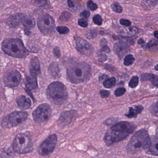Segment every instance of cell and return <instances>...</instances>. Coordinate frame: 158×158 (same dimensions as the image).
Segmentation results:
<instances>
[{
  "label": "cell",
  "mask_w": 158,
  "mask_h": 158,
  "mask_svg": "<svg viewBox=\"0 0 158 158\" xmlns=\"http://www.w3.org/2000/svg\"><path fill=\"white\" fill-rule=\"evenodd\" d=\"M48 99L56 105L63 104L68 97L65 85L59 81L54 82L49 85L46 91Z\"/></svg>",
  "instance_id": "obj_4"
},
{
  "label": "cell",
  "mask_w": 158,
  "mask_h": 158,
  "mask_svg": "<svg viewBox=\"0 0 158 158\" xmlns=\"http://www.w3.org/2000/svg\"><path fill=\"white\" fill-rule=\"evenodd\" d=\"M52 114L51 107L47 104L39 106L32 113L33 120L36 123H44L49 120Z\"/></svg>",
  "instance_id": "obj_8"
},
{
  "label": "cell",
  "mask_w": 158,
  "mask_h": 158,
  "mask_svg": "<svg viewBox=\"0 0 158 158\" xmlns=\"http://www.w3.org/2000/svg\"><path fill=\"white\" fill-rule=\"evenodd\" d=\"M138 44L141 45L142 47L144 48L145 47H146V46H145V42L144 40L143 39H139V40H138Z\"/></svg>",
  "instance_id": "obj_47"
},
{
  "label": "cell",
  "mask_w": 158,
  "mask_h": 158,
  "mask_svg": "<svg viewBox=\"0 0 158 158\" xmlns=\"http://www.w3.org/2000/svg\"><path fill=\"white\" fill-rule=\"evenodd\" d=\"M75 40L77 50L81 53L87 56H89L92 53L93 48L89 43L79 37L75 38Z\"/></svg>",
  "instance_id": "obj_12"
},
{
  "label": "cell",
  "mask_w": 158,
  "mask_h": 158,
  "mask_svg": "<svg viewBox=\"0 0 158 158\" xmlns=\"http://www.w3.org/2000/svg\"><path fill=\"white\" fill-rule=\"evenodd\" d=\"M138 29L135 27L121 28L119 33L124 37H131L135 35L138 32Z\"/></svg>",
  "instance_id": "obj_21"
},
{
  "label": "cell",
  "mask_w": 158,
  "mask_h": 158,
  "mask_svg": "<svg viewBox=\"0 0 158 158\" xmlns=\"http://www.w3.org/2000/svg\"><path fill=\"white\" fill-rule=\"evenodd\" d=\"M111 7L113 11L118 14H121L123 11V8L122 6L117 2L113 3L111 5Z\"/></svg>",
  "instance_id": "obj_27"
},
{
  "label": "cell",
  "mask_w": 158,
  "mask_h": 158,
  "mask_svg": "<svg viewBox=\"0 0 158 158\" xmlns=\"http://www.w3.org/2000/svg\"><path fill=\"white\" fill-rule=\"evenodd\" d=\"M157 1L158 0H143V3L145 6L150 8L155 6Z\"/></svg>",
  "instance_id": "obj_30"
},
{
  "label": "cell",
  "mask_w": 158,
  "mask_h": 158,
  "mask_svg": "<svg viewBox=\"0 0 158 158\" xmlns=\"http://www.w3.org/2000/svg\"><path fill=\"white\" fill-rule=\"evenodd\" d=\"M24 16V15L22 14H17L11 16L7 20V24L13 27H17L20 23H22Z\"/></svg>",
  "instance_id": "obj_19"
},
{
  "label": "cell",
  "mask_w": 158,
  "mask_h": 158,
  "mask_svg": "<svg viewBox=\"0 0 158 158\" xmlns=\"http://www.w3.org/2000/svg\"><path fill=\"white\" fill-rule=\"evenodd\" d=\"M14 151L19 154H28L32 150V143L29 134L20 133L15 137L13 143Z\"/></svg>",
  "instance_id": "obj_5"
},
{
  "label": "cell",
  "mask_w": 158,
  "mask_h": 158,
  "mask_svg": "<svg viewBox=\"0 0 158 158\" xmlns=\"http://www.w3.org/2000/svg\"><path fill=\"white\" fill-rule=\"evenodd\" d=\"M120 23L122 26L127 27H130L131 25V22L130 20L127 19H122L120 20Z\"/></svg>",
  "instance_id": "obj_40"
},
{
  "label": "cell",
  "mask_w": 158,
  "mask_h": 158,
  "mask_svg": "<svg viewBox=\"0 0 158 158\" xmlns=\"http://www.w3.org/2000/svg\"><path fill=\"white\" fill-rule=\"evenodd\" d=\"M155 69H156V70H157V71H158V64L155 66Z\"/></svg>",
  "instance_id": "obj_52"
},
{
  "label": "cell",
  "mask_w": 158,
  "mask_h": 158,
  "mask_svg": "<svg viewBox=\"0 0 158 158\" xmlns=\"http://www.w3.org/2000/svg\"><path fill=\"white\" fill-rule=\"evenodd\" d=\"M22 25L28 30L32 29L35 26V21L34 18L31 15H25L22 21Z\"/></svg>",
  "instance_id": "obj_20"
},
{
  "label": "cell",
  "mask_w": 158,
  "mask_h": 158,
  "mask_svg": "<svg viewBox=\"0 0 158 158\" xmlns=\"http://www.w3.org/2000/svg\"><path fill=\"white\" fill-rule=\"evenodd\" d=\"M154 36L158 39V31H155L154 33Z\"/></svg>",
  "instance_id": "obj_51"
},
{
  "label": "cell",
  "mask_w": 158,
  "mask_h": 158,
  "mask_svg": "<svg viewBox=\"0 0 158 158\" xmlns=\"http://www.w3.org/2000/svg\"><path fill=\"white\" fill-rule=\"evenodd\" d=\"M98 60L101 62H105V61H106L107 59V56L105 54L102 53L98 54Z\"/></svg>",
  "instance_id": "obj_42"
},
{
  "label": "cell",
  "mask_w": 158,
  "mask_h": 158,
  "mask_svg": "<svg viewBox=\"0 0 158 158\" xmlns=\"http://www.w3.org/2000/svg\"><path fill=\"white\" fill-rule=\"evenodd\" d=\"M106 44V40L105 39H103V40H102V41H101V44L103 47V46H105V45H107Z\"/></svg>",
  "instance_id": "obj_50"
},
{
  "label": "cell",
  "mask_w": 158,
  "mask_h": 158,
  "mask_svg": "<svg viewBox=\"0 0 158 158\" xmlns=\"http://www.w3.org/2000/svg\"><path fill=\"white\" fill-rule=\"evenodd\" d=\"M71 14L69 12H67V11H64L62 12L61 15L59 17V20L60 21L65 22V21H67L70 19L71 18Z\"/></svg>",
  "instance_id": "obj_28"
},
{
  "label": "cell",
  "mask_w": 158,
  "mask_h": 158,
  "mask_svg": "<svg viewBox=\"0 0 158 158\" xmlns=\"http://www.w3.org/2000/svg\"><path fill=\"white\" fill-rule=\"evenodd\" d=\"M16 101L19 108L23 110L28 109L31 105V101L30 98L24 95L19 96L17 98Z\"/></svg>",
  "instance_id": "obj_18"
},
{
  "label": "cell",
  "mask_w": 158,
  "mask_h": 158,
  "mask_svg": "<svg viewBox=\"0 0 158 158\" xmlns=\"http://www.w3.org/2000/svg\"><path fill=\"white\" fill-rule=\"evenodd\" d=\"M30 72L31 76L37 77L41 72V67L38 58L33 57L31 60L30 63Z\"/></svg>",
  "instance_id": "obj_17"
},
{
  "label": "cell",
  "mask_w": 158,
  "mask_h": 158,
  "mask_svg": "<svg viewBox=\"0 0 158 158\" xmlns=\"http://www.w3.org/2000/svg\"><path fill=\"white\" fill-rule=\"evenodd\" d=\"M129 134L114 131L110 130V131H109L106 133L104 140L107 145L111 146L124 140L129 136Z\"/></svg>",
  "instance_id": "obj_10"
},
{
  "label": "cell",
  "mask_w": 158,
  "mask_h": 158,
  "mask_svg": "<svg viewBox=\"0 0 158 158\" xmlns=\"http://www.w3.org/2000/svg\"><path fill=\"white\" fill-rule=\"evenodd\" d=\"M75 113L74 110H69L63 112L58 121V125L64 127L69 124L74 117Z\"/></svg>",
  "instance_id": "obj_14"
},
{
  "label": "cell",
  "mask_w": 158,
  "mask_h": 158,
  "mask_svg": "<svg viewBox=\"0 0 158 158\" xmlns=\"http://www.w3.org/2000/svg\"><path fill=\"white\" fill-rule=\"evenodd\" d=\"M100 95H101L102 98H107L109 96L110 93H109V91L103 90L100 91Z\"/></svg>",
  "instance_id": "obj_44"
},
{
  "label": "cell",
  "mask_w": 158,
  "mask_h": 158,
  "mask_svg": "<svg viewBox=\"0 0 158 158\" xmlns=\"http://www.w3.org/2000/svg\"><path fill=\"white\" fill-rule=\"evenodd\" d=\"M147 47L148 49H152L156 47H158V41L156 40H153L150 41L147 44Z\"/></svg>",
  "instance_id": "obj_36"
},
{
  "label": "cell",
  "mask_w": 158,
  "mask_h": 158,
  "mask_svg": "<svg viewBox=\"0 0 158 158\" xmlns=\"http://www.w3.org/2000/svg\"><path fill=\"white\" fill-rule=\"evenodd\" d=\"M57 30L58 31V33L61 34H66L69 32V29L64 26L57 27Z\"/></svg>",
  "instance_id": "obj_35"
},
{
  "label": "cell",
  "mask_w": 158,
  "mask_h": 158,
  "mask_svg": "<svg viewBox=\"0 0 158 158\" xmlns=\"http://www.w3.org/2000/svg\"><path fill=\"white\" fill-rule=\"evenodd\" d=\"M87 7L92 11H95L98 8V6L92 1H88L87 3Z\"/></svg>",
  "instance_id": "obj_37"
},
{
  "label": "cell",
  "mask_w": 158,
  "mask_h": 158,
  "mask_svg": "<svg viewBox=\"0 0 158 158\" xmlns=\"http://www.w3.org/2000/svg\"><path fill=\"white\" fill-rule=\"evenodd\" d=\"M2 48L4 52L10 56L17 58H25L29 52L21 40L18 39H8L2 42Z\"/></svg>",
  "instance_id": "obj_2"
},
{
  "label": "cell",
  "mask_w": 158,
  "mask_h": 158,
  "mask_svg": "<svg viewBox=\"0 0 158 158\" xmlns=\"http://www.w3.org/2000/svg\"><path fill=\"white\" fill-rule=\"evenodd\" d=\"M34 3L40 7L48 6V1L47 0H34Z\"/></svg>",
  "instance_id": "obj_33"
},
{
  "label": "cell",
  "mask_w": 158,
  "mask_h": 158,
  "mask_svg": "<svg viewBox=\"0 0 158 158\" xmlns=\"http://www.w3.org/2000/svg\"><path fill=\"white\" fill-rule=\"evenodd\" d=\"M102 50L103 52L107 53H109L110 52V48H109V47L107 45L103 46V48H102Z\"/></svg>",
  "instance_id": "obj_46"
},
{
  "label": "cell",
  "mask_w": 158,
  "mask_h": 158,
  "mask_svg": "<svg viewBox=\"0 0 158 158\" xmlns=\"http://www.w3.org/2000/svg\"><path fill=\"white\" fill-rule=\"evenodd\" d=\"M11 151H12L8 149L6 150L3 149V151H1V153H3V154H1V156L2 157L3 156V158H12L13 155H12V153Z\"/></svg>",
  "instance_id": "obj_38"
},
{
  "label": "cell",
  "mask_w": 158,
  "mask_h": 158,
  "mask_svg": "<svg viewBox=\"0 0 158 158\" xmlns=\"http://www.w3.org/2000/svg\"><path fill=\"white\" fill-rule=\"evenodd\" d=\"M53 53L57 57H59L60 56V52L59 49L58 47H56L54 49Z\"/></svg>",
  "instance_id": "obj_45"
},
{
  "label": "cell",
  "mask_w": 158,
  "mask_h": 158,
  "mask_svg": "<svg viewBox=\"0 0 158 158\" xmlns=\"http://www.w3.org/2000/svg\"><path fill=\"white\" fill-rule=\"evenodd\" d=\"M26 86L27 90H31V89H36L38 87L37 77L31 76L27 77L26 80Z\"/></svg>",
  "instance_id": "obj_24"
},
{
  "label": "cell",
  "mask_w": 158,
  "mask_h": 158,
  "mask_svg": "<svg viewBox=\"0 0 158 158\" xmlns=\"http://www.w3.org/2000/svg\"><path fill=\"white\" fill-rule=\"evenodd\" d=\"M135 128L136 126L133 123L128 122H121L113 125L110 130L114 131L130 134L134 131Z\"/></svg>",
  "instance_id": "obj_13"
},
{
  "label": "cell",
  "mask_w": 158,
  "mask_h": 158,
  "mask_svg": "<svg viewBox=\"0 0 158 158\" xmlns=\"http://www.w3.org/2000/svg\"><path fill=\"white\" fill-rule=\"evenodd\" d=\"M116 83V80L115 78L112 77L111 78L105 80L103 84H104V86L105 88H110L115 86Z\"/></svg>",
  "instance_id": "obj_26"
},
{
  "label": "cell",
  "mask_w": 158,
  "mask_h": 158,
  "mask_svg": "<svg viewBox=\"0 0 158 158\" xmlns=\"http://www.w3.org/2000/svg\"><path fill=\"white\" fill-rule=\"evenodd\" d=\"M91 74V67L84 62L73 65L67 71L68 79L72 83H80L86 81L90 78Z\"/></svg>",
  "instance_id": "obj_1"
},
{
  "label": "cell",
  "mask_w": 158,
  "mask_h": 158,
  "mask_svg": "<svg viewBox=\"0 0 158 158\" xmlns=\"http://www.w3.org/2000/svg\"><path fill=\"white\" fill-rule=\"evenodd\" d=\"M139 83V78L137 76H134L129 82V86L131 88H135L138 85Z\"/></svg>",
  "instance_id": "obj_31"
},
{
  "label": "cell",
  "mask_w": 158,
  "mask_h": 158,
  "mask_svg": "<svg viewBox=\"0 0 158 158\" xmlns=\"http://www.w3.org/2000/svg\"><path fill=\"white\" fill-rule=\"evenodd\" d=\"M78 1H81V0H78Z\"/></svg>",
  "instance_id": "obj_53"
},
{
  "label": "cell",
  "mask_w": 158,
  "mask_h": 158,
  "mask_svg": "<svg viewBox=\"0 0 158 158\" xmlns=\"http://www.w3.org/2000/svg\"><path fill=\"white\" fill-rule=\"evenodd\" d=\"M135 59L133 56L132 55H128L125 57L124 60V64L125 66H130L134 62Z\"/></svg>",
  "instance_id": "obj_29"
},
{
  "label": "cell",
  "mask_w": 158,
  "mask_h": 158,
  "mask_svg": "<svg viewBox=\"0 0 158 158\" xmlns=\"http://www.w3.org/2000/svg\"><path fill=\"white\" fill-rule=\"evenodd\" d=\"M78 24L82 27H86L88 25V22L84 19H80L78 21Z\"/></svg>",
  "instance_id": "obj_41"
},
{
  "label": "cell",
  "mask_w": 158,
  "mask_h": 158,
  "mask_svg": "<svg viewBox=\"0 0 158 158\" xmlns=\"http://www.w3.org/2000/svg\"><path fill=\"white\" fill-rule=\"evenodd\" d=\"M108 76H107V75H102V76H101L99 77V81H104V80H105V81L107 79H108Z\"/></svg>",
  "instance_id": "obj_49"
},
{
  "label": "cell",
  "mask_w": 158,
  "mask_h": 158,
  "mask_svg": "<svg viewBox=\"0 0 158 158\" xmlns=\"http://www.w3.org/2000/svg\"><path fill=\"white\" fill-rule=\"evenodd\" d=\"M126 89L123 87H120L115 91V94L117 97H120L124 94L126 92Z\"/></svg>",
  "instance_id": "obj_39"
},
{
  "label": "cell",
  "mask_w": 158,
  "mask_h": 158,
  "mask_svg": "<svg viewBox=\"0 0 158 158\" xmlns=\"http://www.w3.org/2000/svg\"><path fill=\"white\" fill-rule=\"evenodd\" d=\"M94 23L98 26H101L103 23V19L102 17L99 15H96L93 18Z\"/></svg>",
  "instance_id": "obj_34"
},
{
  "label": "cell",
  "mask_w": 158,
  "mask_h": 158,
  "mask_svg": "<svg viewBox=\"0 0 158 158\" xmlns=\"http://www.w3.org/2000/svg\"><path fill=\"white\" fill-rule=\"evenodd\" d=\"M114 51L115 53L120 58H122L130 52V48L127 44L124 42L120 41L115 44Z\"/></svg>",
  "instance_id": "obj_15"
},
{
  "label": "cell",
  "mask_w": 158,
  "mask_h": 158,
  "mask_svg": "<svg viewBox=\"0 0 158 158\" xmlns=\"http://www.w3.org/2000/svg\"></svg>",
  "instance_id": "obj_54"
},
{
  "label": "cell",
  "mask_w": 158,
  "mask_h": 158,
  "mask_svg": "<svg viewBox=\"0 0 158 158\" xmlns=\"http://www.w3.org/2000/svg\"><path fill=\"white\" fill-rule=\"evenodd\" d=\"M90 15H91V13L90 11L88 10H84L80 13V15L82 17L84 18H88L90 16Z\"/></svg>",
  "instance_id": "obj_43"
},
{
  "label": "cell",
  "mask_w": 158,
  "mask_h": 158,
  "mask_svg": "<svg viewBox=\"0 0 158 158\" xmlns=\"http://www.w3.org/2000/svg\"><path fill=\"white\" fill-rule=\"evenodd\" d=\"M21 78V75L19 71L16 70H12L5 76L4 82L7 87H15L19 85Z\"/></svg>",
  "instance_id": "obj_11"
},
{
  "label": "cell",
  "mask_w": 158,
  "mask_h": 158,
  "mask_svg": "<svg viewBox=\"0 0 158 158\" xmlns=\"http://www.w3.org/2000/svg\"><path fill=\"white\" fill-rule=\"evenodd\" d=\"M28 114L23 111H15L3 118L1 126L3 128L10 129L16 127L27 120Z\"/></svg>",
  "instance_id": "obj_6"
},
{
  "label": "cell",
  "mask_w": 158,
  "mask_h": 158,
  "mask_svg": "<svg viewBox=\"0 0 158 158\" xmlns=\"http://www.w3.org/2000/svg\"><path fill=\"white\" fill-rule=\"evenodd\" d=\"M145 151L150 155L158 156V135L150 138Z\"/></svg>",
  "instance_id": "obj_16"
},
{
  "label": "cell",
  "mask_w": 158,
  "mask_h": 158,
  "mask_svg": "<svg viewBox=\"0 0 158 158\" xmlns=\"http://www.w3.org/2000/svg\"><path fill=\"white\" fill-rule=\"evenodd\" d=\"M143 110V107L142 106H135L134 107L130 108L129 113L125 114V116L128 118H136L137 115L140 114Z\"/></svg>",
  "instance_id": "obj_22"
},
{
  "label": "cell",
  "mask_w": 158,
  "mask_h": 158,
  "mask_svg": "<svg viewBox=\"0 0 158 158\" xmlns=\"http://www.w3.org/2000/svg\"><path fill=\"white\" fill-rule=\"evenodd\" d=\"M67 4L69 7H70V8H72L75 7V5H74L73 2L71 0H68Z\"/></svg>",
  "instance_id": "obj_48"
},
{
  "label": "cell",
  "mask_w": 158,
  "mask_h": 158,
  "mask_svg": "<svg viewBox=\"0 0 158 158\" xmlns=\"http://www.w3.org/2000/svg\"><path fill=\"white\" fill-rule=\"evenodd\" d=\"M141 78L142 81H150L153 85L158 87V76L153 74L145 73L141 75Z\"/></svg>",
  "instance_id": "obj_23"
},
{
  "label": "cell",
  "mask_w": 158,
  "mask_h": 158,
  "mask_svg": "<svg viewBox=\"0 0 158 158\" xmlns=\"http://www.w3.org/2000/svg\"><path fill=\"white\" fill-rule=\"evenodd\" d=\"M49 71L50 74L53 76H57L59 73V67L57 63H52L49 68Z\"/></svg>",
  "instance_id": "obj_25"
},
{
  "label": "cell",
  "mask_w": 158,
  "mask_h": 158,
  "mask_svg": "<svg viewBox=\"0 0 158 158\" xmlns=\"http://www.w3.org/2000/svg\"><path fill=\"white\" fill-rule=\"evenodd\" d=\"M150 137L144 129L137 131L130 139L127 146V150L131 154H135L142 150H145Z\"/></svg>",
  "instance_id": "obj_3"
},
{
  "label": "cell",
  "mask_w": 158,
  "mask_h": 158,
  "mask_svg": "<svg viewBox=\"0 0 158 158\" xmlns=\"http://www.w3.org/2000/svg\"><path fill=\"white\" fill-rule=\"evenodd\" d=\"M37 25L40 31L45 35L52 34L55 27L53 18L48 14L40 16L37 20Z\"/></svg>",
  "instance_id": "obj_7"
},
{
  "label": "cell",
  "mask_w": 158,
  "mask_h": 158,
  "mask_svg": "<svg viewBox=\"0 0 158 158\" xmlns=\"http://www.w3.org/2000/svg\"><path fill=\"white\" fill-rule=\"evenodd\" d=\"M57 142V135H51L41 143L38 149V153L43 156H48L54 150Z\"/></svg>",
  "instance_id": "obj_9"
},
{
  "label": "cell",
  "mask_w": 158,
  "mask_h": 158,
  "mask_svg": "<svg viewBox=\"0 0 158 158\" xmlns=\"http://www.w3.org/2000/svg\"><path fill=\"white\" fill-rule=\"evenodd\" d=\"M150 111L153 115L158 117V102H156L151 106Z\"/></svg>",
  "instance_id": "obj_32"
}]
</instances>
